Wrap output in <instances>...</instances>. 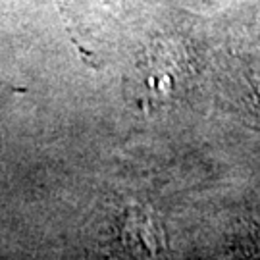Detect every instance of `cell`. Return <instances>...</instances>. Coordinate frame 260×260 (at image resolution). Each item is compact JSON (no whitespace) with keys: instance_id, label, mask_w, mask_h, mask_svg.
<instances>
[{"instance_id":"6da1fadb","label":"cell","mask_w":260,"mask_h":260,"mask_svg":"<svg viewBox=\"0 0 260 260\" xmlns=\"http://www.w3.org/2000/svg\"><path fill=\"white\" fill-rule=\"evenodd\" d=\"M191 62L176 41H156L135 60L127 79L133 103L145 112L176 106L189 91Z\"/></svg>"},{"instance_id":"7a4b0ae2","label":"cell","mask_w":260,"mask_h":260,"mask_svg":"<svg viewBox=\"0 0 260 260\" xmlns=\"http://www.w3.org/2000/svg\"><path fill=\"white\" fill-rule=\"evenodd\" d=\"M239 245L245 251L260 254V205L243 218L239 228Z\"/></svg>"}]
</instances>
